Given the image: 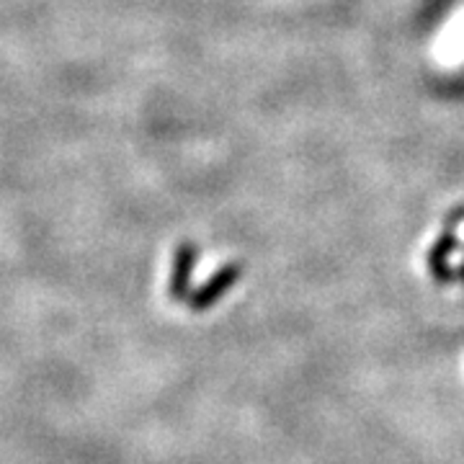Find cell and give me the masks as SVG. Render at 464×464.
I'll return each instance as SVG.
<instances>
[{
  "label": "cell",
  "mask_w": 464,
  "mask_h": 464,
  "mask_svg": "<svg viewBox=\"0 0 464 464\" xmlns=\"http://www.w3.org/2000/svg\"><path fill=\"white\" fill-rule=\"evenodd\" d=\"M459 240L454 232H444L429 250V271H431V279L436 284H449L454 279V268H451V253L457 250Z\"/></svg>",
  "instance_id": "obj_2"
},
{
  "label": "cell",
  "mask_w": 464,
  "mask_h": 464,
  "mask_svg": "<svg viewBox=\"0 0 464 464\" xmlns=\"http://www.w3.org/2000/svg\"><path fill=\"white\" fill-rule=\"evenodd\" d=\"M199 253L191 243H183L176 250V258H173V274H170V292L173 297H183L188 292V282H191V271L197 266Z\"/></svg>",
  "instance_id": "obj_3"
},
{
  "label": "cell",
  "mask_w": 464,
  "mask_h": 464,
  "mask_svg": "<svg viewBox=\"0 0 464 464\" xmlns=\"http://www.w3.org/2000/svg\"><path fill=\"white\" fill-rule=\"evenodd\" d=\"M459 279H462V282H464V264H462V268H459Z\"/></svg>",
  "instance_id": "obj_4"
},
{
  "label": "cell",
  "mask_w": 464,
  "mask_h": 464,
  "mask_svg": "<svg viewBox=\"0 0 464 464\" xmlns=\"http://www.w3.org/2000/svg\"><path fill=\"white\" fill-rule=\"evenodd\" d=\"M240 276H243V266L240 264L222 266L209 282L204 284L201 289H197V295L191 297V307H194V310H207V307H212L215 302H219V299L230 292L232 284L237 282Z\"/></svg>",
  "instance_id": "obj_1"
}]
</instances>
